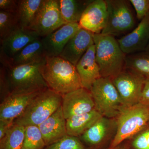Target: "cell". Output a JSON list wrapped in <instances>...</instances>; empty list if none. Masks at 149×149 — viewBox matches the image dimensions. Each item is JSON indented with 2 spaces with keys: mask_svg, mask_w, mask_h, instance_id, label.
<instances>
[{
  "mask_svg": "<svg viewBox=\"0 0 149 149\" xmlns=\"http://www.w3.org/2000/svg\"><path fill=\"white\" fill-rule=\"evenodd\" d=\"M40 72L48 88L62 95L82 88L76 67L58 56H46Z\"/></svg>",
  "mask_w": 149,
  "mask_h": 149,
  "instance_id": "cell-1",
  "label": "cell"
},
{
  "mask_svg": "<svg viewBox=\"0 0 149 149\" xmlns=\"http://www.w3.org/2000/svg\"><path fill=\"white\" fill-rule=\"evenodd\" d=\"M96 60L102 77L111 78L125 68L126 55L114 37L94 34Z\"/></svg>",
  "mask_w": 149,
  "mask_h": 149,
  "instance_id": "cell-2",
  "label": "cell"
},
{
  "mask_svg": "<svg viewBox=\"0 0 149 149\" xmlns=\"http://www.w3.org/2000/svg\"><path fill=\"white\" fill-rule=\"evenodd\" d=\"M45 58L29 64L4 66L10 93H36L48 88L40 72V67Z\"/></svg>",
  "mask_w": 149,
  "mask_h": 149,
  "instance_id": "cell-3",
  "label": "cell"
},
{
  "mask_svg": "<svg viewBox=\"0 0 149 149\" xmlns=\"http://www.w3.org/2000/svg\"><path fill=\"white\" fill-rule=\"evenodd\" d=\"M63 95L47 88L34 97L26 109L14 121L23 126H39L61 106Z\"/></svg>",
  "mask_w": 149,
  "mask_h": 149,
  "instance_id": "cell-4",
  "label": "cell"
},
{
  "mask_svg": "<svg viewBox=\"0 0 149 149\" xmlns=\"http://www.w3.org/2000/svg\"><path fill=\"white\" fill-rule=\"evenodd\" d=\"M117 131L108 149H112L128 140L149 123V106L141 103L123 107L117 117Z\"/></svg>",
  "mask_w": 149,
  "mask_h": 149,
  "instance_id": "cell-5",
  "label": "cell"
},
{
  "mask_svg": "<svg viewBox=\"0 0 149 149\" xmlns=\"http://www.w3.org/2000/svg\"><path fill=\"white\" fill-rule=\"evenodd\" d=\"M90 91L97 111L104 117H117L124 106L111 78L101 77L94 83Z\"/></svg>",
  "mask_w": 149,
  "mask_h": 149,
  "instance_id": "cell-6",
  "label": "cell"
},
{
  "mask_svg": "<svg viewBox=\"0 0 149 149\" xmlns=\"http://www.w3.org/2000/svg\"><path fill=\"white\" fill-rule=\"evenodd\" d=\"M108 17L106 25L101 34L118 36L133 29L135 20L130 2L125 0H106Z\"/></svg>",
  "mask_w": 149,
  "mask_h": 149,
  "instance_id": "cell-7",
  "label": "cell"
},
{
  "mask_svg": "<svg viewBox=\"0 0 149 149\" xmlns=\"http://www.w3.org/2000/svg\"><path fill=\"white\" fill-rule=\"evenodd\" d=\"M146 78L143 75L126 68L111 78L123 106L130 107L140 103Z\"/></svg>",
  "mask_w": 149,
  "mask_h": 149,
  "instance_id": "cell-8",
  "label": "cell"
},
{
  "mask_svg": "<svg viewBox=\"0 0 149 149\" xmlns=\"http://www.w3.org/2000/svg\"><path fill=\"white\" fill-rule=\"evenodd\" d=\"M65 23L61 14L58 0H43L32 24L28 29L45 37Z\"/></svg>",
  "mask_w": 149,
  "mask_h": 149,
  "instance_id": "cell-9",
  "label": "cell"
},
{
  "mask_svg": "<svg viewBox=\"0 0 149 149\" xmlns=\"http://www.w3.org/2000/svg\"><path fill=\"white\" fill-rule=\"evenodd\" d=\"M116 131V118L102 116L80 137L91 149H103L108 144L110 145Z\"/></svg>",
  "mask_w": 149,
  "mask_h": 149,
  "instance_id": "cell-10",
  "label": "cell"
},
{
  "mask_svg": "<svg viewBox=\"0 0 149 149\" xmlns=\"http://www.w3.org/2000/svg\"><path fill=\"white\" fill-rule=\"evenodd\" d=\"M40 37L35 31L17 27L1 41V63L8 61L24 47Z\"/></svg>",
  "mask_w": 149,
  "mask_h": 149,
  "instance_id": "cell-11",
  "label": "cell"
},
{
  "mask_svg": "<svg viewBox=\"0 0 149 149\" xmlns=\"http://www.w3.org/2000/svg\"><path fill=\"white\" fill-rule=\"evenodd\" d=\"M61 107L66 120L95 109L91 92L83 88L63 95Z\"/></svg>",
  "mask_w": 149,
  "mask_h": 149,
  "instance_id": "cell-12",
  "label": "cell"
},
{
  "mask_svg": "<svg viewBox=\"0 0 149 149\" xmlns=\"http://www.w3.org/2000/svg\"><path fill=\"white\" fill-rule=\"evenodd\" d=\"M117 41L126 55L146 51L149 44V13L133 31Z\"/></svg>",
  "mask_w": 149,
  "mask_h": 149,
  "instance_id": "cell-13",
  "label": "cell"
},
{
  "mask_svg": "<svg viewBox=\"0 0 149 149\" xmlns=\"http://www.w3.org/2000/svg\"><path fill=\"white\" fill-rule=\"evenodd\" d=\"M108 17L106 1L93 0L82 15L79 24L94 34H101L106 25Z\"/></svg>",
  "mask_w": 149,
  "mask_h": 149,
  "instance_id": "cell-14",
  "label": "cell"
},
{
  "mask_svg": "<svg viewBox=\"0 0 149 149\" xmlns=\"http://www.w3.org/2000/svg\"><path fill=\"white\" fill-rule=\"evenodd\" d=\"M81 28L79 23H67L42 37L46 56H58L69 40Z\"/></svg>",
  "mask_w": 149,
  "mask_h": 149,
  "instance_id": "cell-15",
  "label": "cell"
},
{
  "mask_svg": "<svg viewBox=\"0 0 149 149\" xmlns=\"http://www.w3.org/2000/svg\"><path fill=\"white\" fill-rule=\"evenodd\" d=\"M94 33L80 28L69 40L59 56L76 66L89 48L94 44Z\"/></svg>",
  "mask_w": 149,
  "mask_h": 149,
  "instance_id": "cell-16",
  "label": "cell"
},
{
  "mask_svg": "<svg viewBox=\"0 0 149 149\" xmlns=\"http://www.w3.org/2000/svg\"><path fill=\"white\" fill-rule=\"evenodd\" d=\"M40 92L21 94L10 93L1 101L0 120L13 123L14 120L23 113L32 99Z\"/></svg>",
  "mask_w": 149,
  "mask_h": 149,
  "instance_id": "cell-17",
  "label": "cell"
},
{
  "mask_svg": "<svg viewBox=\"0 0 149 149\" xmlns=\"http://www.w3.org/2000/svg\"><path fill=\"white\" fill-rule=\"evenodd\" d=\"M46 146L60 140L66 135V120L61 106L38 126Z\"/></svg>",
  "mask_w": 149,
  "mask_h": 149,
  "instance_id": "cell-18",
  "label": "cell"
},
{
  "mask_svg": "<svg viewBox=\"0 0 149 149\" xmlns=\"http://www.w3.org/2000/svg\"><path fill=\"white\" fill-rule=\"evenodd\" d=\"M75 67L80 77L82 88L90 91L94 83L102 77L96 60L94 44L80 59Z\"/></svg>",
  "mask_w": 149,
  "mask_h": 149,
  "instance_id": "cell-19",
  "label": "cell"
},
{
  "mask_svg": "<svg viewBox=\"0 0 149 149\" xmlns=\"http://www.w3.org/2000/svg\"><path fill=\"white\" fill-rule=\"evenodd\" d=\"M46 57L42 37L30 43L8 61L1 63L6 66L22 65L41 61Z\"/></svg>",
  "mask_w": 149,
  "mask_h": 149,
  "instance_id": "cell-20",
  "label": "cell"
},
{
  "mask_svg": "<svg viewBox=\"0 0 149 149\" xmlns=\"http://www.w3.org/2000/svg\"><path fill=\"white\" fill-rule=\"evenodd\" d=\"M103 116L95 109L66 119L67 133L69 136H81Z\"/></svg>",
  "mask_w": 149,
  "mask_h": 149,
  "instance_id": "cell-21",
  "label": "cell"
},
{
  "mask_svg": "<svg viewBox=\"0 0 149 149\" xmlns=\"http://www.w3.org/2000/svg\"><path fill=\"white\" fill-rule=\"evenodd\" d=\"M92 1L58 0L61 14L65 23H79L85 9Z\"/></svg>",
  "mask_w": 149,
  "mask_h": 149,
  "instance_id": "cell-22",
  "label": "cell"
},
{
  "mask_svg": "<svg viewBox=\"0 0 149 149\" xmlns=\"http://www.w3.org/2000/svg\"><path fill=\"white\" fill-rule=\"evenodd\" d=\"M43 1V0H18L15 15L19 27L29 28Z\"/></svg>",
  "mask_w": 149,
  "mask_h": 149,
  "instance_id": "cell-23",
  "label": "cell"
},
{
  "mask_svg": "<svg viewBox=\"0 0 149 149\" xmlns=\"http://www.w3.org/2000/svg\"><path fill=\"white\" fill-rule=\"evenodd\" d=\"M125 68L133 70L146 77H149V51L126 55Z\"/></svg>",
  "mask_w": 149,
  "mask_h": 149,
  "instance_id": "cell-24",
  "label": "cell"
},
{
  "mask_svg": "<svg viewBox=\"0 0 149 149\" xmlns=\"http://www.w3.org/2000/svg\"><path fill=\"white\" fill-rule=\"evenodd\" d=\"M25 127L13 123L5 136L0 140V149H22Z\"/></svg>",
  "mask_w": 149,
  "mask_h": 149,
  "instance_id": "cell-25",
  "label": "cell"
},
{
  "mask_svg": "<svg viewBox=\"0 0 149 149\" xmlns=\"http://www.w3.org/2000/svg\"><path fill=\"white\" fill-rule=\"evenodd\" d=\"M46 147L38 126H25L24 138L22 149H44Z\"/></svg>",
  "mask_w": 149,
  "mask_h": 149,
  "instance_id": "cell-26",
  "label": "cell"
},
{
  "mask_svg": "<svg viewBox=\"0 0 149 149\" xmlns=\"http://www.w3.org/2000/svg\"><path fill=\"white\" fill-rule=\"evenodd\" d=\"M18 27L15 14L0 10V41Z\"/></svg>",
  "mask_w": 149,
  "mask_h": 149,
  "instance_id": "cell-27",
  "label": "cell"
},
{
  "mask_svg": "<svg viewBox=\"0 0 149 149\" xmlns=\"http://www.w3.org/2000/svg\"><path fill=\"white\" fill-rule=\"evenodd\" d=\"M128 140L129 149H149V123Z\"/></svg>",
  "mask_w": 149,
  "mask_h": 149,
  "instance_id": "cell-28",
  "label": "cell"
},
{
  "mask_svg": "<svg viewBox=\"0 0 149 149\" xmlns=\"http://www.w3.org/2000/svg\"><path fill=\"white\" fill-rule=\"evenodd\" d=\"M44 149H87L78 137L66 135Z\"/></svg>",
  "mask_w": 149,
  "mask_h": 149,
  "instance_id": "cell-29",
  "label": "cell"
},
{
  "mask_svg": "<svg viewBox=\"0 0 149 149\" xmlns=\"http://www.w3.org/2000/svg\"><path fill=\"white\" fill-rule=\"evenodd\" d=\"M135 9L137 18L141 20L149 13V0H130Z\"/></svg>",
  "mask_w": 149,
  "mask_h": 149,
  "instance_id": "cell-30",
  "label": "cell"
},
{
  "mask_svg": "<svg viewBox=\"0 0 149 149\" xmlns=\"http://www.w3.org/2000/svg\"><path fill=\"white\" fill-rule=\"evenodd\" d=\"M18 0H0V10L16 14Z\"/></svg>",
  "mask_w": 149,
  "mask_h": 149,
  "instance_id": "cell-31",
  "label": "cell"
},
{
  "mask_svg": "<svg viewBox=\"0 0 149 149\" xmlns=\"http://www.w3.org/2000/svg\"><path fill=\"white\" fill-rule=\"evenodd\" d=\"M140 103L149 106V77H146Z\"/></svg>",
  "mask_w": 149,
  "mask_h": 149,
  "instance_id": "cell-32",
  "label": "cell"
},
{
  "mask_svg": "<svg viewBox=\"0 0 149 149\" xmlns=\"http://www.w3.org/2000/svg\"><path fill=\"white\" fill-rule=\"evenodd\" d=\"M13 123L0 120V140L2 139Z\"/></svg>",
  "mask_w": 149,
  "mask_h": 149,
  "instance_id": "cell-33",
  "label": "cell"
},
{
  "mask_svg": "<svg viewBox=\"0 0 149 149\" xmlns=\"http://www.w3.org/2000/svg\"><path fill=\"white\" fill-rule=\"evenodd\" d=\"M112 149H129L127 144L126 143H121V144H119V145L117 146Z\"/></svg>",
  "mask_w": 149,
  "mask_h": 149,
  "instance_id": "cell-34",
  "label": "cell"
},
{
  "mask_svg": "<svg viewBox=\"0 0 149 149\" xmlns=\"http://www.w3.org/2000/svg\"><path fill=\"white\" fill-rule=\"evenodd\" d=\"M146 51H149V44L148 46V47H147L146 50Z\"/></svg>",
  "mask_w": 149,
  "mask_h": 149,
  "instance_id": "cell-35",
  "label": "cell"
}]
</instances>
